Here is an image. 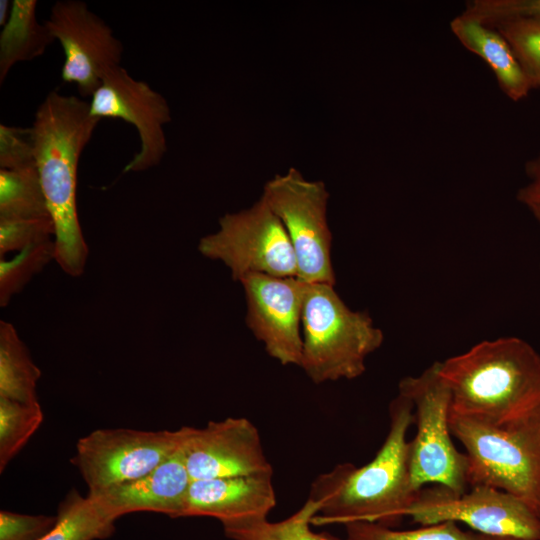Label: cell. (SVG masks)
Segmentation results:
<instances>
[{
	"instance_id": "25",
	"label": "cell",
	"mask_w": 540,
	"mask_h": 540,
	"mask_svg": "<svg viewBox=\"0 0 540 540\" xmlns=\"http://www.w3.org/2000/svg\"><path fill=\"white\" fill-rule=\"evenodd\" d=\"M345 540H487L488 536L475 531H464L455 522L447 521L421 526L412 530L367 522L345 525Z\"/></svg>"
},
{
	"instance_id": "27",
	"label": "cell",
	"mask_w": 540,
	"mask_h": 540,
	"mask_svg": "<svg viewBox=\"0 0 540 540\" xmlns=\"http://www.w3.org/2000/svg\"><path fill=\"white\" fill-rule=\"evenodd\" d=\"M54 238L55 227L51 216L0 219L1 256Z\"/></svg>"
},
{
	"instance_id": "8",
	"label": "cell",
	"mask_w": 540,
	"mask_h": 540,
	"mask_svg": "<svg viewBox=\"0 0 540 540\" xmlns=\"http://www.w3.org/2000/svg\"><path fill=\"white\" fill-rule=\"evenodd\" d=\"M219 228L203 236L199 252L221 261L239 281L247 274L297 277V264L287 232L262 197L251 207L226 213Z\"/></svg>"
},
{
	"instance_id": "31",
	"label": "cell",
	"mask_w": 540,
	"mask_h": 540,
	"mask_svg": "<svg viewBox=\"0 0 540 540\" xmlns=\"http://www.w3.org/2000/svg\"><path fill=\"white\" fill-rule=\"evenodd\" d=\"M527 183L518 189L517 200L531 208H540V152L525 163Z\"/></svg>"
},
{
	"instance_id": "6",
	"label": "cell",
	"mask_w": 540,
	"mask_h": 540,
	"mask_svg": "<svg viewBox=\"0 0 540 540\" xmlns=\"http://www.w3.org/2000/svg\"><path fill=\"white\" fill-rule=\"evenodd\" d=\"M398 392L413 404L416 434L409 441L411 484L418 492L435 484L454 493L468 486V458L453 444L449 424L451 395L440 375L439 361L417 376L404 377Z\"/></svg>"
},
{
	"instance_id": "18",
	"label": "cell",
	"mask_w": 540,
	"mask_h": 540,
	"mask_svg": "<svg viewBox=\"0 0 540 540\" xmlns=\"http://www.w3.org/2000/svg\"><path fill=\"white\" fill-rule=\"evenodd\" d=\"M37 0H13L11 14L0 33V83L21 62L44 54L55 41L45 22L37 18Z\"/></svg>"
},
{
	"instance_id": "24",
	"label": "cell",
	"mask_w": 540,
	"mask_h": 540,
	"mask_svg": "<svg viewBox=\"0 0 540 540\" xmlns=\"http://www.w3.org/2000/svg\"><path fill=\"white\" fill-rule=\"evenodd\" d=\"M507 40L532 89H540V17H512L491 24Z\"/></svg>"
},
{
	"instance_id": "3",
	"label": "cell",
	"mask_w": 540,
	"mask_h": 540,
	"mask_svg": "<svg viewBox=\"0 0 540 540\" xmlns=\"http://www.w3.org/2000/svg\"><path fill=\"white\" fill-rule=\"evenodd\" d=\"M439 367L450 413L500 425L540 404V355L520 338L479 342Z\"/></svg>"
},
{
	"instance_id": "19",
	"label": "cell",
	"mask_w": 540,
	"mask_h": 540,
	"mask_svg": "<svg viewBox=\"0 0 540 540\" xmlns=\"http://www.w3.org/2000/svg\"><path fill=\"white\" fill-rule=\"evenodd\" d=\"M41 371L11 323L0 322V398L23 404L39 403L36 394Z\"/></svg>"
},
{
	"instance_id": "16",
	"label": "cell",
	"mask_w": 540,
	"mask_h": 540,
	"mask_svg": "<svg viewBox=\"0 0 540 540\" xmlns=\"http://www.w3.org/2000/svg\"><path fill=\"white\" fill-rule=\"evenodd\" d=\"M190 483L181 445L176 453L144 476L88 493V496L115 520L142 511L178 518L183 512Z\"/></svg>"
},
{
	"instance_id": "15",
	"label": "cell",
	"mask_w": 540,
	"mask_h": 540,
	"mask_svg": "<svg viewBox=\"0 0 540 540\" xmlns=\"http://www.w3.org/2000/svg\"><path fill=\"white\" fill-rule=\"evenodd\" d=\"M276 503L272 474L191 480L181 517H213L227 532L267 521Z\"/></svg>"
},
{
	"instance_id": "28",
	"label": "cell",
	"mask_w": 540,
	"mask_h": 540,
	"mask_svg": "<svg viewBox=\"0 0 540 540\" xmlns=\"http://www.w3.org/2000/svg\"><path fill=\"white\" fill-rule=\"evenodd\" d=\"M460 15L487 25L512 17H540V0H472Z\"/></svg>"
},
{
	"instance_id": "21",
	"label": "cell",
	"mask_w": 540,
	"mask_h": 540,
	"mask_svg": "<svg viewBox=\"0 0 540 540\" xmlns=\"http://www.w3.org/2000/svg\"><path fill=\"white\" fill-rule=\"evenodd\" d=\"M50 216L35 165L0 169V219Z\"/></svg>"
},
{
	"instance_id": "7",
	"label": "cell",
	"mask_w": 540,
	"mask_h": 540,
	"mask_svg": "<svg viewBox=\"0 0 540 540\" xmlns=\"http://www.w3.org/2000/svg\"><path fill=\"white\" fill-rule=\"evenodd\" d=\"M261 197L283 224L291 242L297 277L335 285L332 233L327 221L329 192L323 181L308 180L289 168L264 185Z\"/></svg>"
},
{
	"instance_id": "1",
	"label": "cell",
	"mask_w": 540,
	"mask_h": 540,
	"mask_svg": "<svg viewBox=\"0 0 540 540\" xmlns=\"http://www.w3.org/2000/svg\"><path fill=\"white\" fill-rule=\"evenodd\" d=\"M414 422L413 404L398 392L389 405L387 436L367 464H337L317 476L308 498L319 504L313 525L376 523L388 527L406 516L416 492L411 484L407 433Z\"/></svg>"
},
{
	"instance_id": "29",
	"label": "cell",
	"mask_w": 540,
	"mask_h": 540,
	"mask_svg": "<svg viewBox=\"0 0 540 540\" xmlns=\"http://www.w3.org/2000/svg\"><path fill=\"white\" fill-rule=\"evenodd\" d=\"M35 165L32 129L0 125V168L17 169Z\"/></svg>"
},
{
	"instance_id": "20",
	"label": "cell",
	"mask_w": 540,
	"mask_h": 540,
	"mask_svg": "<svg viewBox=\"0 0 540 540\" xmlns=\"http://www.w3.org/2000/svg\"><path fill=\"white\" fill-rule=\"evenodd\" d=\"M116 520L90 497L72 490L60 503L53 527L40 540H96L109 537Z\"/></svg>"
},
{
	"instance_id": "23",
	"label": "cell",
	"mask_w": 540,
	"mask_h": 540,
	"mask_svg": "<svg viewBox=\"0 0 540 540\" xmlns=\"http://www.w3.org/2000/svg\"><path fill=\"white\" fill-rule=\"evenodd\" d=\"M319 504L310 498L293 514L277 522L269 520L254 527L224 532L231 540H338L312 529Z\"/></svg>"
},
{
	"instance_id": "2",
	"label": "cell",
	"mask_w": 540,
	"mask_h": 540,
	"mask_svg": "<svg viewBox=\"0 0 540 540\" xmlns=\"http://www.w3.org/2000/svg\"><path fill=\"white\" fill-rule=\"evenodd\" d=\"M99 122L88 102L51 91L31 126L35 166L55 227V261L72 277L83 273L88 256L77 210L78 163Z\"/></svg>"
},
{
	"instance_id": "32",
	"label": "cell",
	"mask_w": 540,
	"mask_h": 540,
	"mask_svg": "<svg viewBox=\"0 0 540 540\" xmlns=\"http://www.w3.org/2000/svg\"><path fill=\"white\" fill-rule=\"evenodd\" d=\"M12 8V1L1 0L0 1V25L3 27L8 21Z\"/></svg>"
},
{
	"instance_id": "11",
	"label": "cell",
	"mask_w": 540,
	"mask_h": 540,
	"mask_svg": "<svg viewBox=\"0 0 540 540\" xmlns=\"http://www.w3.org/2000/svg\"><path fill=\"white\" fill-rule=\"evenodd\" d=\"M45 24L63 48L62 80L75 84L83 97H91L105 75L120 66L122 43L79 0L57 1Z\"/></svg>"
},
{
	"instance_id": "13",
	"label": "cell",
	"mask_w": 540,
	"mask_h": 540,
	"mask_svg": "<svg viewBox=\"0 0 540 540\" xmlns=\"http://www.w3.org/2000/svg\"><path fill=\"white\" fill-rule=\"evenodd\" d=\"M241 283L246 299V324L281 365H300L301 315L305 282L298 277L247 274Z\"/></svg>"
},
{
	"instance_id": "17",
	"label": "cell",
	"mask_w": 540,
	"mask_h": 540,
	"mask_svg": "<svg viewBox=\"0 0 540 540\" xmlns=\"http://www.w3.org/2000/svg\"><path fill=\"white\" fill-rule=\"evenodd\" d=\"M450 30L471 53L493 72L501 91L512 101L526 98L532 89L507 40L493 26L456 16Z\"/></svg>"
},
{
	"instance_id": "34",
	"label": "cell",
	"mask_w": 540,
	"mask_h": 540,
	"mask_svg": "<svg viewBox=\"0 0 540 540\" xmlns=\"http://www.w3.org/2000/svg\"><path fill=\"white\" fill-rule=\"evenodd\" d=\"M487 540H522V539H517V538H513V537H492V536H488Z\"/></svg>"
},
{
	"instance_id": "33",
	"label": "cell",
	"mask_w": 540,
	"mask_h": 540,
	"mask_svg": "<svg viewBox=\"0 0 540 540\" xmlns=\"http://www.w3.org/2000/svg\"><path fill=\"white\" fill-rule=\"evenodd\" d=\"M530 211L532 212L533 216L535 217L540 226V208H531Z\"/></svg>"
},
{
	"instance_id": "10",
	"label": "cell",
	"mask_w": 540,
	"mask_h": 540,
	"mask_svg": "<svg viewBox=\"0 0 540 540\" xmlns=\"http://www.w3.org/2000/svg\"><path fill=\"white\" fill-rule=\"evenodd\" d=\"M184 434V427L175 431L99 429L78 440L71 461L89 493H94L151 472L180 449Z\"/></svg>"
},
{
	"instance_id": "14",
	"label": "cell",
	"mask_w": 540,
	"mask_h": 540,
	"mask_svg": "<svg viewBox=\"0 0 540 540\" xmlns=\"http://www.w3.org/2000/svg\"><path fill=\"white\" fill-rule=\"evenodd\" d=\"M182 452L191 480L273 474L260 433L245 417L184 427Z\"/></svg>"
},
{
	"instance_id": "30",
	"label": "cell",
	"mask_w": 540,
	"mask_h": 540,
	"mask_svg": "<svg viewBox=\"0 0 540 540\" xmlns=\"http://www.w3.org/2000/svg\"><path fill=\"white\" fill-rule=\"evenodd\" d=\"M56 516L0 512V540H40L54 525Z\"/></svg>"
},
{
	"instance_id": "4",
	"label": "cell",
	"mask_w": 540,
	"mask_h": 540,
	"mask_svg": "<svg viewBox=\"0 0 540 540\" xmlns=\"http://www.w3.org/2000/svg\"><path fill=\"white\" fill-rule=\"evenodd\" d=\"M451 433L468 458V485L510 493L540 516V404L500 425L450 413Z\"/></svg>"
},
{
	"instance_id": "22",
	"label": "cell",
	"mask_w": 540,
	"mask_h": 540,
	"mask_svg": "<svg viewBox=\"0 0 540 540\" xmlns=\"http://www.w3.org/2000/svg\"><path fill=\"white\" fill-rule=\"evenodd\" d=\"M39 403L23 404L0 398V471L25 446L43 421Z\"/></svg>"
},
{
	"instance_id": "5",
	"label": "cell",
	"mask_w": 540,
	"mask_h": 540,
	"mask_svg": "<svg viewBox=\"0 0 540 540\" xmlns=\"http://www.w3.org/2000/svg\"><path fill=\"white\" fill-rule=\"evenodd\" d=\"M301 330L299 367L314 384L360 377L384 341L369 314L351 310L326 283L305 282Z\"/></svg>"
},
{
	"instance_id": "9",
	"label": "cell",
	"mask_w": 540,
	"mask_h": 540,
	"mask_svg": "<svg viewBox=\"0 0 540 540\" xmlns=\"http://www.w3.org/2000/svg\"><path fill=\"white\" fill-rule=\"evenodd\" d=\"M406 516L421 526L462 522L487 536L540 540V516L527 503L484 485L460 494L438 485L421 489Z\"/></svg>"
},
{
	"instance_id": "26",
	"label": "cell",
	"mask_w": 540,
	"mask_h": 540,
	"mask_svg": "<svg viewBox=\"0 0 540 540\" xmlns=\"http://www.w3.org/2000/svg\"><path fill=\"white\" fill-rule=\"evenodd\" d=\"M52 259L55 260L54 239L37 243L20 251L10 260L0 262V304L6 306L29 280Z\"/></svg>"
},
{
	"instance_id": "12",
	"label": "cell",
	"mask_w": 540,
	"mask_h": 540,
	"mask_svg": "<svg viewBox=\"0 0 540 540\" xmlns=\"http://www.w3.org/2000/svg\"><path fill=\"white\" fill-rule=\"evenodd\" d=\"M89 105L91 115L100 120L122 119L135 127L140 149L123 172H141L160 163L167 151L164 126L172 116L167 100L148 83L118 66L105 75Z\"/></svg>"
}]
</instances>
